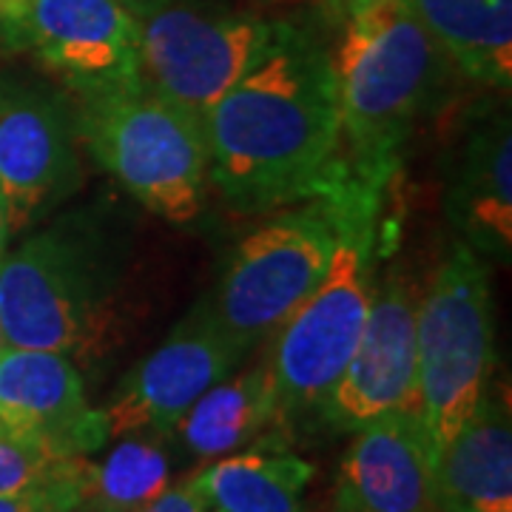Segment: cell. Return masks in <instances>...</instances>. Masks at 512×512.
Instances as JSON below:
<instances>
[{"label": "cell", "mask_w": 512, "mask_h": 512, "mask_svg": "<svg viewBox=\"0 0 512 512\" xmlns=\"http://www.w3.org/2000/svg\"><path fill=\"white\" fill-rule=\"evenodd\" d=\"M208 177L239 208L316 197L339 168L336 74L311 35L288 29L202 117Z\"/></svg>", "instance_id": "obj_1"}, {"label": "cell", "mask_w": 512, "mask_h": 512, "mask_svg": "<svg viewBox=\"0 0 512 512\" xmlns=\"http://www.w3.org/2000/svg\"><path fill=\"white\" fill-rule=\"evenodd\" d=\"M345 168L382 188L413 126L436 109L456 72L404 0H373L342 23L330 55Z\"/></svg>", "instance_id": "obj_2"}, {"label": "cell", "mask_w": 512, "mask_h": 512, "mask_svg": "<svg viewBox=\"0 0 512 512\" xmlns=\"http://www.w3.org/2000/svg\"><path fill=\"white\" fill-rule=\"evenodd\" d=\"M319 194H330L339 208V239L319 285L271 333L274 348L265 367L282 419L322 407L362 339L373 302L379 188L353 177L339 157V171Z\"/></svg>", "instance_id": "obj_3"}, {"label": "cell", "mask_w": 512, "mask_h": 512, "mask_svg": "<svg viewBox=\"0 0 512 512\" xmlns=\"http://www.w3.org/2000/svg\"><path fill=\"white\" fill-rule=\"evenodd\" d=\"M114 239L77 211L0 259V328L9 348L80 353L103 328Z\"/></svg>", "instance_id": "obj_4"}, {"label": "cell", "mask_w": 512, "mask_h": 512, "mask_svg": "<svg viewBox=\"0 0 512 512\" xmlns=\"http://www.w3.org/2000/svg\"><path fill=\"white\" fill-rule=\"evenodd\" d=\"M89 154L151 214L191 222L202 208L208 148L202 120L146 86L77 100Z\"/></svg>", "instance_id": "obj_5"}, {"label": "cell", "mask_w": 512, "mask_h": 512, "mask_svg": "<svg viewBox=\"0 0 512 512\" xmlns=\"http://www.w3.org/2000/svg\"><path fill=\"white\" fill-rule=\"evenodd\" d=\"M419 419L436 458L487 393L493 373V296L478 254L458 242L416 313Z\"/></svg>", "instance_id": "obj_6"}, {"label": "cell", "mask_w": 512, "mask_h": 512, "mask_svg": "<svg viewBox=\"0 0 512 512\" xmlns=\"http://www.w3.org/2000/svg\"><path fill=\"white\" fill-rule=\"evenodd\" d=\"M131 12L140 29V83L200 120L291 29L259 15L214 12L183 0Z\"/></svg>", "instance_id": "obj_7"}, {"label": "cell", "mask_w": 512, "mask_h": 512, "mask_svg": "<svg viewBox=\"0 0 512 512\" xmlns=\"http://www.w3.org/2000/svg\"><path fill=\"white\" fill-rule=\"evenodd\" d=\"M339 239V208L330 194L276 214L239 242L217 293L208 299L214 316L245 348L271 336L328 271Z\"/></svg>", "instance_id": "obj_8"}, {"label": "cell", "mask_w": 512, "mask_h": 512, "mask_svg": "<svg viewBox=\"0 0 512 512\" xmlns=\"http://www.w3.org/2000/svg\"><path fill=\"white\" fill-rule=\"evenodd\" d=\"M0 26L77 100L140 83V29L120 0H0Z\"/></svg>", "instance_id": "obj_9"}, {"label": "cell", "mask_w": 512, "mask_h": 512, "mask_svg": "<svg viewBox=\"0 0 512 512\" xmlns=\"http://www.w3.org/2000/svg\"><path fill=\"white\" fill-rule=\"evenodd\" d=\"M77 143L69 94L40 83H0V194L12 234L77 191Z\"/></svg>", "instance_id": "obj_10"}, {"label": "cell", "mask_w": 512, "mask_h": 512, "mask_svg": "<svg viewBox=\"0 0 512 512\" xmlns=\"http://www.w3.org/2000/svg\"><path fill=\"white\" fill-rule=\"evenodd\" d=\"M248 350L205 302L128 373L103 410L109 439L168 436L205 390L228 379Z\"/></svg>", "instance_id": "obj_11"}, {"label": "cell", "mask_w": 512, "mask_h": 512, "mask_svg": "<svg viewBox=\"0 0 512 512\" xmlns=\"http://www.w3.org/2000/svg\"><path fill=\"white\" fill-rule=\"evenodd\" d=\"M416 313L419 293L404 279H390L373 293L362 339L319 407L328 427L356 433L396 410L419 413Z\"/></svg>", "instance_id": "obj_12"}, {"label": "cell", "mask_w": 512, "mask_h": 512, "mask_svg": "<svg viewBox=\"0 0 512 512\" xmlns=\"http://www.w3.org/2000/svg\"><path fill=\"white\" fill-rule=\"evenodd\" d=\"M0 427L52 458H86L109 441L103 410L86 402L83 376L66 353H0Z\"/></svg>", "instance_id": "obj_13"}, {"label": "cell", "mask_w": 512, "mask_h": 512, "mask_svg": "<svg viewBox=\"0 0 512 512\" xmlns=\"http://www.w3.org/2000/svg\"><path fill=\"white\" fill-rule=\"evenodd\" d=\"M436 450L416 410L356 430L333 481V512H436Z\"/></svg>", "instance_id": "obj_14"}, {"label": "cell", "mask_w": 512, "mask_h": 512, "mask_svg": "<svg viewBox=\"0 0 512 512\" xmlns=\"http://www.w3.org/2000/svg\"><path fill=\"white\" fill-rule=\"evenodd\" d=\"M450 217L476 254L510 259L512 251V134L510 117L478 123L456 154Z\"/></svg>", "instance_id": "obj_15"}, {"label": "cell", "mask_w": 512, "mask_h": 512, "mask_svg": "<svg viewBox=\"0 0 512 512\" xmlns=\"http://www.w3.org/2000/svg\"><path fill=\"white\" fill-rule=\"evenodd\" d=\"M436 512L512 507V427L507 399L484 393L473 416L436 458Z\"/></svg>", "instance_id": "obj_16"}, {"label": "cell", "mask_w": 512, "mask_h": 512, "mask_svg": "<svg viewBox=\"0 0 512 512\" xmlns=\"http://www.w3.org/2000/svg\"><path fill=\"white\" fill-rule=\"evenodd\" d=\"M274 384L265 362L239 376H228L205 390L174 433L197 458H222L248 444H268L274 427L282 424Z\"/></svg>", "instance_id": "obj_17"}, {"label": "cell", "mask_w": 512, "mask_h": 512, "mask_svg": "<svg viewBox=\"0 0 512 512\" xmlns=\"http://www.w3.org/2000/svg\"><path fill=\"white\" fill-rule=\"evenodd\" d=\"M453 69L490 89L512 83V0H404Z\"/></svg>", "instance_id": "obj_18"}, {"label": "cell", "mask_w": 512, "mask_h": 512, "mask_svg": "<svg viewBox=\"0 0 512 512\" xmlns=\"http://www.w3.org/2000/svg\"><path fill=\"white\" fill-rule=\"evenodd\" d=\"M313 467L305 458L285 453L282 444L222 456L202 467L197 484L211 512H302V495L311 484Z\"/></svg>", "instance_id": "obj_19"}, {"label": "cell", "mask_w": 512, "mask_h": 512, "mask_svg": "<svg viewBox=\"0 0 512 512\" xmlns=\"http://www.w3.org/2000/svg\"><path fill=\"white\" fill-rule=\"evenodd\" d=\"M100 464L83 461V507L89 512H137L168 487L171 461L157 441L123 436Z\"/></svg>", "instance_id": "obj_20"}, {"label": "cell", "mask_w": 512, "mask_h": 512, "mask_svg": "<svg viewBox=\"0 0 512 512\" xmlns=\"http://www.w3.org/2000/svg\"><path fill=\"white\" fill-rule=\"evenodd\" d=\"M57 461L46 450L26 439L0 430V495L23 493L40 487L55 473Z\"/></svg>", "instance_id": "obj_21"}, {"label": "cell", "mask_w": 512, "mask_h": 512, "mask_svg": "<svg viewBox=\"0 0 512 512\" xmlns=\"http://www.w3.org/2000/svg\"><path fill=\"white\" fill-rule=\"evenodd\" d=\"M137 512H211L208 501L202 498L197 490V484L191 478H185L174 487H165L163 493L157 495L154 501H148L143 510Z\"/></svg>", "instance_id": "obj_22"}, {"label": "cell", "mask_w": 512, "mask_h": 512, "mask_svg": "<svg viewBox=\"0 0 512 512\" xmlns=\"http://www.w3.org/2000/svg\"><path fill=\"white\" fill-rule=\"evenodd\" d=\"M367 3H373V0H319L322 12H325L333 23H339V26L348 18H353L359 9H365Z\"/></svg>", "instance_id": "obj_23"}, {"label": "cell", "mask_w": 512, "mask_h": 512, "mask_svg": "<svg viewBox=\"0 0 512 512\" xmlns=\"http://www.w3.org/2000/svg\"><path fill=\"white\" fill-rule=\"evenodd\" d=\"M9 237H12V228H9V214H6V202H3V194H0V259L6 254V245H9Z\"/></svg>", "instance_id": "obj_24"}, {"label": "cell", "mask_w": 512, "mask_h": 512, "mask_svg": "<svg viewBox=\"0 0 512 512\" xmlns=\"http://www.w3.org/2000/svg\"><path fill=\"white\" fill-rule=\"evenodd\" d=\"M128 9H140V6H151V3H165V0H120Z\"/></svg>", "instance_id": "obj_25"}, {"label": "cell", "mask_w": 512, "mask_h": 512, "mask_svg": "<svg viewBox=\"0 0 512 512\" xmlns=\"http://www.w3.org/2000/svg\"><path fill=\"white\" fill-rule=\"evenodd\" d=\"M6 348H9V345H6V336H3V328H0V353Z\"/></svg>", "instance_id": "obj_26"}, {"label": "cell", "mask_w": 512, "mask_h": 512, "mask_svg": "<svg viewBox=\"0 0 512 512\" xmlns=\"http://www.w3.org/2000/svg\"><path fill=\"white\" fill-rule=\"evenodd\" d=\"M487 512H512V507H504V510H487Z\"/></svg>", "instance_id": "obj_27"}, {"label": "cell", "mask_w": 512, "mask_h": 512, "mask_svg": "<svg viewBox=\"0 0 512 512\" xmlns=\"http://www.w3.org/2000/svg\"><path fill=\"white\" fill-rule=\"evenodd\" d=\"M72 512H89V510H72Z\"/></svg>", "instance_id": "obj_28"}, {"label": "cell", "mask_w": 512, "mask_h": 512, "mask_svg": "<svg viewBox=\"0 0 512 512\" xmlns=\"http://www.w3.org/2000/svg\"><path fill=\"white\" fill-rule=\"evenodd\" d=\"M0 430H3V427H0Z\"/></svg>", "instance_id": "obj_29"}]
</instances>
